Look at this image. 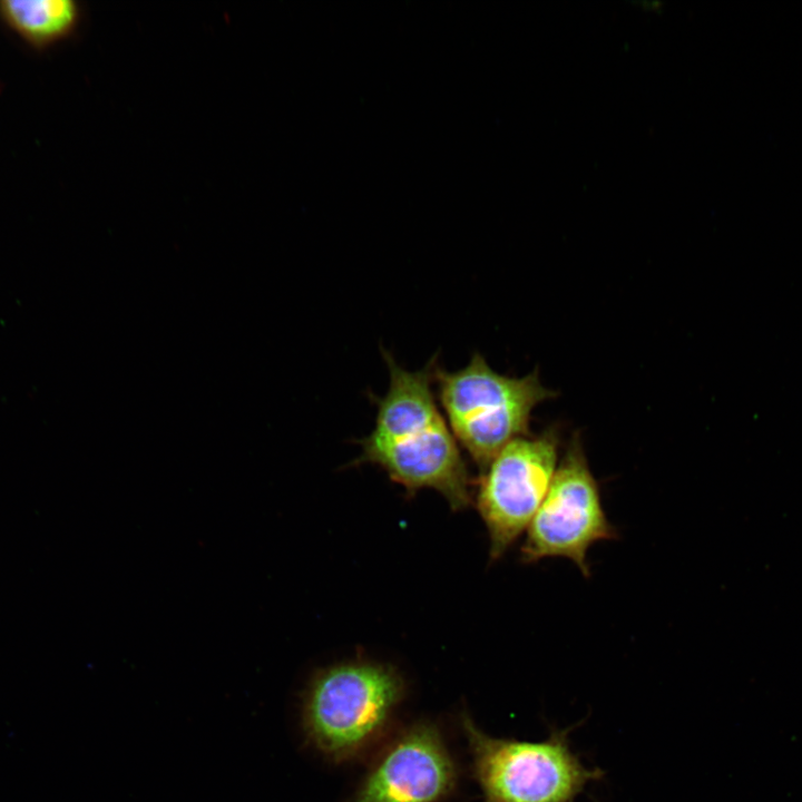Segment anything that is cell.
<instances>
[{
	"label": "cell",
	"instance_id": "obj_6",
	"mask_svg": "<svg viewBox=\"0 0 802 802\" xmlns=\"http://www.w3.org/2000/svg\"><path fill=\"white\" fill-rule=\"evenodd\" d=\"M559 444L555 427L536 437L517 438L482 471L476 503L488 530L492 560L528 528L554 478Z\"/></svg>",
	"mask_w": 802,
	"mask_h": 802
},
{
	"label": "cell",
	"instance_id": "obj_8",
	"mask_svg": "<svg viewBox=\"0 0 802 802\" xmlns=\"http://www.w3.org/2000/svg\"><path fill=\"white\" fill-rule=\"evenodd\" d=\"M80 9L72 0H0V21L35 51L71 36Z\"/></svg>",
	"mask_w": 802,
	"mask_h": 802
},
{
	"label": "cell",
	"instance_id": "obj_4",
	"mask_svg": "<svg viewBox=\"0 0 802 802\" xmlns=\"http://www.w3.org/2000/svg\"><path fill=\"white\" fill-rule=\"evenodd\" d=\"M473 772L487 802H571L598 771L585 767L561 736L495 739L464 720Z\"/></svg>",
	"mask_w": 802,
	"mask_h": 802
},
{
	"label": "cell",
	"instance_id": "obj_5",
	"mask_svg": "<svg viewBox=\"0 0 802 802\" xmlns=\"http://www.w3.org/2000/svg\"><path fill=\"white\" fill-rule=\"evenodd\" d=\"M617 535L604 510L600 490L580 438L574 436L527 528L521 560L530 564L548 557H565L589 577V548L598 541L615 539Z\"/></svg>",
	"mask_w": 802,
	"mask_h": 802
},
{
	"label": "cell",
	"instance_id": "obj_1",
	"mask_svg": "<svg viewBox=\"0 0 802 802\" xmlns=\"http://www.w3.org/2000/svg\"><path fill=\"white\" fill-rule=\"evenodd\" d=\"M389 387L376 405L374 427L360 443L358 462L379 466L407 489L430 488L453 509L470 503V480L460 446L434 394L437 356L421 370L400 365L387 350Z\"/></svg>",
	"mask_w": 802,
	"mask_h": 802
},
{
	"label": "cell",
	"instance_id": "obj_3",
	"mask_svg": "<svg viewBox=\"0 0 802 802\" xmlns=\"http://www.w3.org/2000/svg\"><path fill=\"white\" fill-rule=\"evenodd\" d=\"M403 692L399 673L383 664L358 661L322 669L302 700L306 739L331 759H350L381 735Z\"/></svg>",
	"mask_w": 802,
	"mask_h": 802
},
{
	"label": "cell",
	"instance_id": "obj_7",
	"mask_svg": "<svg viewBox=\"0 0 802 802\" xmlns=\"http://www.w3.org/2000/svg\"><path fill=\"white\" fill-rule=\"evenodd\" d=\"M456 779V765L438 730L419 723L378 756L354 802H439L452 791Z\"/></svg>",
	"mask_w": 802,
	"mask_h": 802
},
{
	"label": "cell",
	"instance_id": "obj_2",
	"mask_svg": "<svg viewBox=\"0 0 802 802\" xmlns=\"http://www.w3.org/2000/svg\"><path fill=\"white\" fill-rule=\"evenodd\" d=\"M434 383L456 440L481 472L508 443L528 436L532 410L554 395L536 372L521 378L503 375L478 352L456 371L437 363Z\"/></svg>",
	"mask_w": 802,
	"mask_h": 802
}]
</instances>
